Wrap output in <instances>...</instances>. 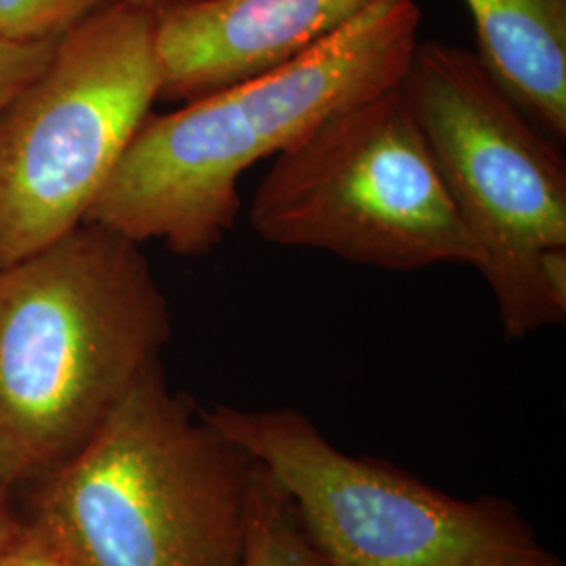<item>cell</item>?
Segmentation results:
<instances>
[{
  "mask_svg": "<svg viewBox=\"0 0 566 566\" xmlns=\"http://www.w3.org/2000/svg\"><path fill=\"white\" fill-rule=\"evenodd\" d=\"M420 21L418 0H374L282 67L149 114L86 221L133 242L160 240L181 256L208 254L235 227L243 175L336 112L397 86Z\"/></svg>",
  "mask_w": 566,
  "mask_h": 566,
  "instance_id": "6da1fadb",
  "label": "cell"
},
{
  "mask_svg": "<svg viewBox=\"0 0 566 566\" xmlns=\"http://www.w3.org/2000/svg\"><path fill=\"white\" fill-rule=\"evenodd\" d=\"M170 338L142 243L102 224L0 269V485L42 483L78 455Z\"/></svg>",
  "mask_w": 566,
  "mask_h": 566,
  "instance_id": "7a4b0ae2",
  "label": "cell"
},
{
  "mask_svg": "<svg viewBox=\"0 0 566 566\" xmlns=\"http://www.w3.org/2000/svg\"><path fill=\"white\" fill-rule=\"evenodd\" d=\"M256 470L158 364L42 481L36 510L97 566H240Z\"/></svg>",
  "mask_w": 566,
  "mask_h": 566,
  "instance_id": "3957f363",
  "label": "cell"
},
{
  "mask_svg": "<svg viewBox=\"0 0 566 566\" xmlns=\"http://www.w3.org/2000/svg\"><path fill=\"white\" fill-rule=\"evenodd\" d=\"M518 340L566 319V164L470 51L418 42L399 82Z\"/></svg>",
  "mask_w": 566,
  "mask_h": 566,
  "instance_id": "277c9868",
  "label": "cell"
},
{
  "mask_svg": "<svg viewBox=\"0 0 566 566\" xmlns=\"http://www.w3.org/2000/svg\"><path fill=\"white\" fill-rule=\"evenodd\" d=\"M156 99L151 9L118 0L55 42L0 109V269L86 221Z\"/></svg>",
  "mask_w": 566,
  "mask_h": 566,
  "instance_id": "5b68a950",
  "label": "cell"
},
{
  "mask_svg": "<svg viewBox=\"0 0 566 566\" xmlns=\"http://www.w3.org/2000/svg\"><path fill=\"white\" fill-rule=\"evenodd\" d=\"M248 219L264 242L386 271L476 264L399 84L336 112L280 154Z\"/></svg>",
  "mask_w": 566,
  "mask_h": 566,
  "instance_id": "8992f818",
  "label": "cell"
},
{
  "mask_svg": "<svg viewBox=\"0 0 566 566\" xmlns=\"http://www.w3.org/2000/svg\"><path fill=\"white\" fill-rule=\"evenodd\" d=\"M202 413L287 493L325 566H566L512 502L453 497L348 455L296 409L219 403Z\"/></svg>",
  "mask_w": 566,
  "mask_h": 566,
  "instance_id": "52a82bcc",
  "label": "cell"
},
{
  "mask_svg": "<svg viewBox=\"0 0 566 566\" xmlns=\"http://www.w3.org/2000/svg\"><path fill=\"white\" fill-rule=\"evenodd\" d=\"M374 0H158L160 97L191 102L273 72L338 32Z\"/></svg>",
  "mask_w": 566,
  "mask_h": 566,
  "instance_id": "ba28073f",
  "label": "cell"
},
{
  "mask_svg": "<svg viewBox=\"0 0 566 566\" xmlns=\"http://www.w3.org/2000/svg\"><path fill=\"white\" fill-rule=\"evenodd\" d=\"M486 74L531 120L566 139V0H464Z\"/></svg>",
  "mask_w": 566,
  "mask_h": 566,
  "instance_id": "9c48e42d",
  "label": "cell"
},
{
  "mask_svg": "<svg viewBox=\"0 0 566 566\" xmlns=\"http://www.w3.org/2000/svg\"><path fill=\"white\" fill-rule=\"evenodd\" d=\"M240 566H325L292 500L261 464Z\"/></svg>",
  "mask_w": 566,
  "mask_h": 566,
  "instance_id": "30bf717a",
  "label": "cell"
},
{
  "mask_svg": "<svg viewBox=\"0 0 566 566\" xmlns=\"http://www.w3.org/2000/svg\"><path fill=\"white\" fill-rule=\"evenodd\" d=\"M118 0H0V39L60 41L82 21Z\"/></svg>",
  "mask_w": 566,
  "mask_h": 566,
  "instance_id": "8fae6325",
  "label": "cell"
},
{
  "mask_svg": "<svg viewBox=\"0 0 566 566\" xmlns=\"http://www.w3.org/2000/svg\"><path fill=\"white\" fill-rule=\"evenodd\" d=\"M0 566H97L81 544L49 514L34 510L18 521L0 549Z\"/></svg>",
  "mask_w": 566,
  "mask_h": 566,
  "instance_id": "7c38bea8",
  "label": "cell"
},
{
  "mask_svg": "<svg viewBox=\"0 0 566 566\" xmlns=\"http://www.w3.org/2000/svg\"><path fill=\"white\" fill-rule=\"evenodd\" d=\"M57 41L15 42L0 39V109L32 81L51 57Z\"/></svg>",
  "mask_w": 566,
  "mask_h": 566,
  "instance_id": "4fadbf2b",
  "label": "cell"
},
{
  "mask_svg": "<svg viewBox=\"0 0 566 566\" xmlns=\"http://www.w3.org/2000/svg\"><path fill=\"white\" fill-rule=\"evenodd\" d=\"M4 486L0 485V549L4 546V542L9 539V535H11V531H13V526L18 523V518H13L11 516V512H9V507H7V502H4Z\"/></svg>",
  "mask_w": 566,
  "mask_h": 566,
  "instance_id": "5bb4252c",
  "label": "cell"
},
{
  "mask_svg": "<svg viewBox=\"0 0 566 566\" xmlns=\"http://www.w3.org/2000/svg\"><path fill=\"white\" fill-rule=\"evenodd\" d=\"M128 2H133V4H137V7H145V9H151L158 0H128Z\"/></svg>",
  "mask_w": 566,
  "mask_h": 566,
  "instance_id": "9a60e30c",
  "label": "cell"
}]
</instances>
